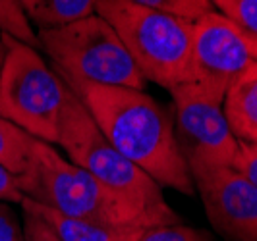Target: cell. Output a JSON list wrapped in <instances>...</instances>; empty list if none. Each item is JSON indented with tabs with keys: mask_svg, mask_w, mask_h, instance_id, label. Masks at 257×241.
Listing matches in <instances>:
<instances>
[{
	"mask_svg": "<svg viewBox=\"0 0 257 241\" xmlns=\"http://www.w3.org/2000/svg\"><path fill=\"white\" fill-rule=\"evenodd\" d=\"M132 2L151 8L155 12H163L192 22V24H195L207 14L215 12V6L211 0H132Z\"/></svg>",
	"mask_w": 257,
	"mask_h": 241,
	"instance_id": "9a60e30c",
	"label": "cell"
},
{
	"mask_svg": "<svg viewBox=\"0 0 257 241\" xmlns=\"http://www.w3.org/2000/svg\"><path fill=\"white\" fill-rule=\"evenodd\" d=\"M16 183L24 199L77 220L143 229L180 222L178 214L155 212L110 189L41 139L33 143L29 170L16 179Z\"/></svg>",
	"mask_w": 257,
	"mask_h": 241,
	"instance_id": "7a4b0ae2",
	"label": "cell"
},
{
	"mask_svg": "<svg viewBox=\"0 0 257 241\" xmlns=\"http://www.w3.org/2000/svg\"><path fill=\"white\" fill-rule=\"evenodd\" d=\"M174 102V133L188 168L234 166L238 139L234 137L220 99L207 95L192 83L170 89Z\"/></svg>",
	"mask_w": 257,
	"mask_h": 241,
	"instance_id": "52a82bcc",
	"label": "cell"
},
{
	"mask_svg": "<svg viewBox=\"0 0 257 241\" xmlns=\"http://www.w3.org/2000/svg\"><path fill=\"white\" fill-rule=\"evenodd\" d=\"M24 195L16 183V178L12 174L0 166V201L4 203H22Z\"/></svg>",
	"mask_w": 257,
	"mask_h": 241,
	"instance_id": "44dd1931",
	"label": "cell"
},
{
	"mask_svg": "<svg viewBox=\"0 0 257 241\" xmlns=\"http://www.w3.org/2000/svg\"><path fill=\"white\" fill-rule=\"evenodd\" d=\"M140 241H211L207 231L182 226L178 224H168V226H155L143 231Z\"/></svg>",
	"mask_w": 257,
	"mask_h": 241,
	"instance_id": "2e32d148",
	"label": "cell"
},
{
	"mask_svg": "<svg viewBox=\"0 0 257 241\" xmlns=\"http://www.w3.org/2000/svg\"><path fill=\"white\" fill-rule=\"evenodd\" d=\"M0 241H26L16 210L4 201H0Z\"/></svg>",
	"mask_w": 257,
	"mask_h": 241,
	"instance_id": "ffe728a7",
	"label": "cell"
},
{
	"mask_svg": "<svg viewBox=\"0 0 257 241\" xmlns=\"http://www.w3.org/2000/svg\"><path fill=\"white\" fill-rule=\"evenodd\" d=\"M95 12L114 27L145 81L172 89L190 79L193 24L132 0H99Z\"/></svg>",
	"mask_w": 257,
	"mask_h": 241,
	"instance_id": "3957f363",
	"label": "cell"
},
{
	"mask_svg": "<svg viewBox=\"0 0 257 241\" xmlns=\"http://www.w3.org/2000/svg\"><path fill=\"white\" fill-rule=\"evenodd\" d=\"M0 118L22 127L31 137L58 145L68 87L41 58L35 47L2 33Z\"/></svg>",
	"mask_w": 257,
	"mask_h": 241,
	"instance_id": "277c9868",
	"label": "cell"
},
{
	"mask_svg": "<svg viewBox=\"0 0 257 241\" xmlns=\"http://www.w3.org/2000/svg\"><path fill=\"white\" fill-rule=\"evenodd\" d=\"M222 110L234 137L257 145V60L234 77L224 95Z\"/></svg>",
	"mask_w": 257,
	"mask_h": 241,
	"instance_id": "30bf717a",
	"label": "cell"
},
{
	"mask_svg": "<svg viewBox=\"0 0 257 241\" xmlns=\"http://www.w3.org/2000/svg\"><path fill=\"white\" fill-rule=\"evenodd\" d=\"M251 62L247 33L224 14L215 10L193 24L188 79L193 87L224 101L234 77Z\"/></svg>",
	"mask_w": 257,
	"mask_h": 241,
	"instance_id": "ba28073f",
	"label": "cell"
},
{
	"mask_svg": "<svg viewBox=\"0 0 257 241\" xmlns=\"http://www.w3.org/2000/svg\"><path fill=\"white\" fill-rule=\"evenodd\" d=\"M211 226L230 241H257V187L234 166H190Z\"/></svg>",
	"mask_w": 257,
	"mask_h": 241,
	"instance_id": "9c48e42d",
	"label": "cell"
},
{
	"mask_svg": "<svg viewBox=\"0 0 257 241\" xmlns=\"http://www.w3.org/2000/svg\"><path fill=\"white\" fill-rule=\"evenodd\" d=\"M37 39L58 74L140 91L147 85L114 27L97 12L68 26L39 29Z\"/></svg>",
	"mask_w": 257,
	"mask_h": 241,
	"instance_id": "5b68a950",
	"label": "cell"
},
{
	"mask_svg": "<svg viewBox=\"0 0 257 241\" xmlns=\"http://www.w3.org/2000/svg\"><path fill=\"white\" fill-rule=\"evenodd\" d=\"M58 76L83 102L116 151L161 187L188 197L195 195L190 168L176 141L174 122L151 95L132 87L101 85L64 74Z\"/></svg>",
	"mask_w": 257,
	"mask_h": 241,
	"instance_id": "6da1fadb",
	"label": "cell"
},
{
	"mask_svg": "<svg viewBox=\"0 0 257 241\" xmlns=\"http://www.w3.org/2000/svg\"><path fill=\"white\" fill-rule=\"evenodd\" d=\"M99 0H20V6L39 29L68 26L81 18H87L97 10Z\"/></svg>",
	"mask_w": 257,
	"mask_h": 241,
	"instance_id": "7c38bea8",
	"label": "cell"
},
{
	"mask_svg": "<svg viewBox=\"0 0 257 241\" xmlns=\"http://www.w3.org/2000/svg\"><path fill=\"white\" fill-rule=\"evenodd\" d=\"M22 208H24V239L26 241H62V237L56 233V229L51 224L37 214L29 204L22 199Z\"/></svg>",
	"mask_w": 257,
	"mask_h": 241,
	"instance_id": "e0dca14e",
	"label": "cell"
},
{
	"mask_svg": "<svg viewBox=\"0 0 257 241\" xmlns=\"http://www.w3.org/2000/svg\"><path fill=\"white\" fill-rule=\"evenodd\" d=\"M2 60H4V41H2V33H0V68H2Z\"/></svg>",
	"mask_w": 257,
	"mask_h": 241,
	"instance_id": "cb8c5ba5",
	"label": "cell"
},
{
	"mask_svg": "<svg viewBox=\"0 0 257 241\" xmlns=\"http://www.w3.org/2000/svg\"><path fill=\"white\" fill-rule=\"evenodd\" d=\"M37 214H41L62 241H140L143 235V228H126V226H108V224H97L87 220H77L64 216L52 208L37 204L29 199H24Z\"/></svg>",
	"mask_w": 257,
	"mask_h": 241,
	"instance_id": "8fae6325",
	"label": "cell"
},
{
	"mask_svg": "<svg viewBox=\"0 0 257 241\" xmlns=\"http://www.w3.org/2000/svg\"><path fill=\"white\" fill-rule=\"evenodd\" d=\"M226 18H230L245 33L257 37V0H236Z\"/></svg>",
	"mask_w": 257,
	"mask_h": 241,
	"instance_id": "ac0fdd59",
	"label": "cell"
},
{
	"mask_svg": "<svg viewBox=\"0 0 257 241\" xmlns=\"http://www.w3.org/2000/svg\"><path fill=\"white\" fill-rule=\"evenodd\" d=\"M211 2H213V6H215V10H217V12L228 16L236 0H211Z\"/></svg>",
	"mask_w": 257,
	"mask_h": 241,
	"instance_id": "7402d4cb",
	"label": "cell"
},
{
	"mask_svg": "<svg viewBox=\"0 0 257 241\" xmlns=\"http://www.w3.org/2000/svg\"><path fill=\"white\" fill-rule=\"evenodd\" d=\"M0 33L37 47L39 39L20 6V0H0Z\"/></svg>",
	"mask_w": 257,
	"mask_h": 241,
	"instance_id": "5bb4252c",
	"label": "cell"
},
{
	"mask_svg": "<svg viewBox=\"0 0 257 241\" xmlns=\"http://www.w3.org/2000/svg\"><path fill=\"white\" fill-rule=\"evenodd\" d=\"M234 168L257 187V145L238 141V154L234 158Z\"/></svg>",
	"mask_w": 257,
	"mask_h": 241,
	"instance_id": "d6986e66",
	"label": "cell"
},
{
	"mask_svg": "<svg viewBox=\"0 0 257 241\" xmlns=\"http://www.w3.org/2000/svg\"><path fill=\"white\" fill-rule=\"evenodd\" d=\"M35 137L22 127L0 118V166L6 168L14 178H22L33 160Z\"/></svg>",
	"mask_w": 257,
	"mask_h": 241,
	"instance_id": "4fadbf2b",
	"label": "cell"
},
{
	"mask_svg": "<svg viewBox=\"0 0 257 241\" xmlns=\"http://www.w3.org/2000/svg\"><path fill=\"white\" fill-rule=\"evenodd\" d=\"M58 147L64 149L70 162L83 168L110 189L138 201L155 212L176 214L165 201L163 187L134 162H130L122 152L116 151L70 87L60 120Z\"/></svg>",
	"mask_w": 257,
	"mask_h": 241,
	"instance_id": "8992f818",
	"label": "cell"
},
{
	"mask_svg": "<svg viewBox=\"0 0 257 241\" xmlns=\"http://www.w3.org/2000/svg\"><path fill=\"white\" fill-rule=\"evenodd\" d=\"M247 37H249V51H251V58L257 60V37L249 35V33H247Z\"/></svg>",
	"mask_w": 257,
	"mask_h": 241,
	"instance_id": "603a6c76",
	"label": "cell"
}]
</instances>
